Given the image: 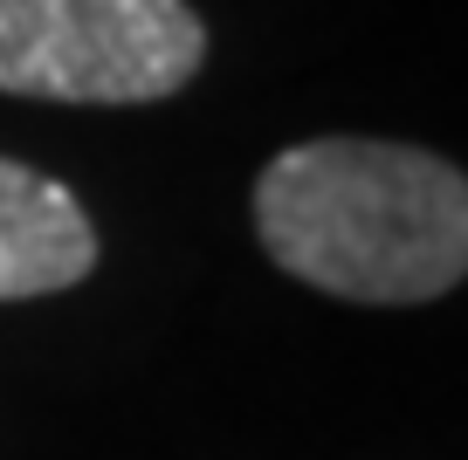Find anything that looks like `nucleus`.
<instances>
[{"label": "nucleus", "instance_id": "nucleus-1", "mask_svg": "<svg viewBox=\"0 0 468 460\" xmlns=\"http://www.w3.org/2000/svg\"><path fill=\"white\" fill-rule=\"evenodd\" d=\"M255 234L296 282L345 302H434L468 275V179L420 144L310 138L255 179Z\"/></svg>", "mask_w": 468, "mask_h": 460}, {"label": "nucleus", "instance_id": "nucleus-3", "mask_svg": "<svg viewBox=\"0 0 468 460\" xmlns=\"http://www.w3.org/2000/svg\"><path fill=\"white\" fill-rule=\"evenodd\" d=\"M97 268V227L69 186L0 159V302L76 288Z\"/></svg>", "mask_w": 468, "mask_h": 460}, {"label": "nucleus", "instance_id": "nucleus-2", "mask_svg": "<svg viewBox=\"0 0 468 460\" xmlns=\"http://www.w3.org/2000/svg\"><path fill=\"white\" fill-rule=\"evenodd\" d=\"M186 0H0V89L42 103H159L200 76Z\"/></svg>", "mask_w": 468, "mask_h": 460}]
</instances>
